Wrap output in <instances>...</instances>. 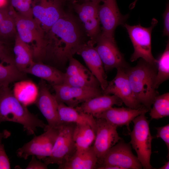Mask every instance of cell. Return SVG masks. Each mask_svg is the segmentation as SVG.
<instances>
[{
	"label": "cell",
	"mask_w": 169,
	"mask_h": 169,
	"mask_svg": "<svg viewBox=\"0 0 169 169\" xmlns=\"http://www.w3.org/2000/svg\"><path fill=\"white\" fill-rule=\"evenodd\" d=\"M137 1L138 0H135L133 2L130 4V9H132L135 7Z\"/></svg>",
	"instance_id": "obj_42"
},
{
	"label": "cell",
	"mask_w": 169,
	"mask_h": 169,
	"mask_svg": "<svg viewBox=\"0 0 169 169\" xmlns=\"http://www.w3.org/2000/svg\"><path fill=\"white\" fill-rule=\"evenodd\" d=\"M16 33L15 20L9 11L0 25V40H2V39L8 38Z\"/></svg>",
	"instance_id": "obj_31"
},
{
	"label": "cell",
	"mask_w": 169,
	"mask_h": 169,
	"mask_svg": "<svg viewBox=\"0 0 169 169\" xmlns=\"http://www.w3.org/2000/svg\"><path fill=\"white\" fill-rule=\"evenodd\" d=\"M143 112L135 118L132 121L134 125L130 133L131 141L130 143L135 151L137 157L145 169L153 168L151 164V142L153 137L151 136L149 127L150 121Z\"/></svg>",
	"instance_id": "obj_5"
},
{
	"label": "cell",
	"mask_w": 169,
	"mask_h": 169,
	"mask_svg": "<svg viewBox=\"0 0 169 169\" xmlns=\"http://www.w3.org/2000/svg\"><path fill=\"white\" fill-rule=\"evenodd\" d=\"M116 74L111 81L108 82L104 95H112L120 98L128 107L138 109L145 107L137 101L131 87L125 69H117Z\"/></svg>",
	"instance_id": "obj_15"
},
{
	"label": "cell",
	"mask_w": 169,
	"mask_h": 169,
	"mask_svg": "<svg viewBox=\"0 0 169 169\" xmlns=\"http://www.w3.org/2000/svg\"><path fill=\"white\" fill-rule=\"evenodd\" d=\"M111 165L122 169H141L143 167L137 156L132 151L130 143L122 139L112 147L98 165ZM97 167V166H96Z\"/></svg>",
	"instance_id": "obj_14"
},
{
	"label": "cell",
	"mask_w": 169,
	"mask_h": 169,
	"mask_svg": "<svg viewBox=\"0 0 169 169\" xmlns=\"http://www.w3.org/2000/svg\"><path fill=\"white\" fill-rule=\"evenodd\" d=\"M157 130L156 136L157 138H161L165 142L169 151V124L163 126L156 127Z\"/></svg>",
	"instance_id": "obj_34"
},
{
	"label": "cell",
	"mask_w": 169,
	"mask_h": 169,
	"mask_svg": "<svg viewBox=\"0 0 169 169\" xmlns=\"http://www.w3.org/2000/svg\"><path fill=\"white\" fill-rule=\"evenodd\" d=\"M151 108L150 115L151 119H158L169 116V93L156 96Z\"/></svg>",
	"instance_id": "obj_30"
},
{
	"label": "cell",
	"mask_w": 169,
	"mask_h": 169,
	"mask_svg": "<svg viewBox=\"0 0 169 169\" xmlns=\"http://www.w3.org/2000/svg\"><path fill=\"white\" fill-rule=\"evenodd\" d=\"M99 5V17L101 25V33L109 37L115 38L116 28L125 23L128 15H122L118 7L116 0H103Z\"/></svg>",
	"instance_id": "obj_16"
},
{
	"label": "cell",
	"mask_w": 169,
	"mask_h": 169,
	"mask_svg": "<svg viewBox=\"0 0 169 169\" xmlns=\"http://www.w3.org/2000/svg\"><path fill=\"white\" fill-rule=\"evenodd\" d=\"M75 125L74 123L63 122L59 127V133L51 154L42 160L46 165H61L74 154L77 149L73 138Z\"/></svg>",
	"instance_id": "obj_7"
},
{
	"label": "cell",
	"mask_w": 169,
	"mask_h": 169,
	"mask_svg": "<svg viewBox=\"0 0 169 169\" xmlns=\"http://www.w3.org/2000/svg\"><path fill=\"white\" fill-rule=\"evenodd\" d=\"M95 44V49L102 60L105 71L114 68L125 69L130 66L118 48L115 38L101 33Z\"/></svg>",
	"instance_id": "obj_11"
},
{
	"label": "cell",
	"mask_w": 169,
	"mask_h": 169,
	"mask_svg": "<svg viewBox=\"0 0 169 169\" xmlns=\"http://www.w3.org/2000/svg\"><path fill=\"white\" fill-rule=\"evenodd\" d=\"M0 62L7 64H15L14 58L6 44L0 40Z\"/></svg>",
	"instance_id": "obj_33"
},
{
	"label": "cell",
	"mask_w": 169,
	"mask_h": 169,
	"mask_svg": "<svg viewBox=\"0 0 169 169\" xmlns=\"http://www.w3.org/2000/svg\"><path fill=\"white\" fill-rule=\"evenodd\" d=\"M9 9L15 20L17 34L23 41L30 46L34 58L38 62H40L46 57L44 31L34 18L22 16L10 5Z\"/></svg>",
	"instance_id": "obj_4"
},
{
	"label": "cell",
	"mask_w": 169,
	"mask_h": 169,
	"mask_svg": "<svg viewBox=\"0 0 169 169\" xmlns=\"http://www.w3.org/2000/svg\"><path fill=\"white\" fill-rule=\"evenodd\" d=\"M41 135L35 136L16 151L17 156L25 160L30 156H34L43 160L51 154L57 137L58 128H47Z\"/></svg>",
	"instance_id": "obj_9"
},
{
	"label": "cell",
	"mask_w": 169,
	"mask_h": 169,
	"mask_svg": "<svg viewBox=\"0 0 169 169\" xmlns=\"http://www.w3.org/2000/svg\"><path fill=\"white\" fill-rule=\"evenodd\" d=\"M95 137V131L89 125L76 124L73 138L77 149L84 150L90 147Z\"/></svg>",
	"instance_id": "obj_27"
},
{
	"label": "cell",
	"mask_w": 169,
	"mask_h": 169,
	"mask_svg": "<svg viewBox=\"0 0 169 169\" xmlns=\"http://www.w3.org/2000/svg\"><path fill=\"white\" fill-rule=\"evenodd\" d=\"M64 0H33L32 8L34 18L45 32L65 13Z\"/></svg>",
	"instance_id": "obj_10"
},
{
	"label": "cell",
	"mask_w": 169,
	"mask_h": 169,
	"mask_svg": "<svg viewBox=\"0 0 169 169\" xmlns=\"http://www.w3.org/2000/svg\"><path fill=\"white\" fill-rule=\"evenodd\" d=\"M23 72L46 80L52 86L64 83V73L54 67L44 64L41 62L34 61Z\"/></svg>",
	"instance_id": "obj_23"
},
{
	"label": "cell",
	"mask_w": 169,
	"mask_h": 169,
	"mask_svg": "<svg viewBox=\"0 0 169 169\" xmlns=\"http://www.w3.org/2000/svg\"><path fill=\"white\" fill-rule=\"evenodd\" d=\"M87 36L78 18L65 12L46 32V57L64 64L76 54Z\"/></svg>",
	"instance_id": "obj_1"
},
{
	"label": "cell",
	"mask_w": 169,
	"mask_h": 169,
	"mask_svg": "<svg viewBox=\"0 0 169 169\" xmlns=\"http://www.w3.org/2000/svg\"><path fill=\"white\" fill-rule=\"evenodd\" d=\"M58 111L60 120L62 122L89 125L95 132V118L92 116L78 110L76 108L69 106L62 103L58 102Z\"/></svg>",
	"instance_id": "obj_24"
},
{
	"label": "cell",
	"mask_w": 169,
	"mask_h": 169,
	"mask_svg": "<svg viewBox=\"0 0 169 169\" xmlns=\"http://www.w3.org/2000/svg\"><path fill=\"white\" fill-rule=\"evenodd\" d=\"M26 74L14 64L0 62V85L7 86L13 82L26 79Z\"/></svg>",
	"instance_id": "obj_28"
},
{
	"label": "cell",
	"mask_w": 169,
	"mask_h": 169,
	"mask_svg": "<svg viewBox=\"0 0 169 169\" xmlns=\"http://www.w3.org/2000/svg\"><path fill=\"white\" fill-rule=\"evenodd\" d=\"M47 165L44 162L38 160L34 156H32V158L26 169H48Z\"/></svg>",
	"instance_id": "obj_36"
},
{
	"label": "cell",
	"mask_w": 169,
	"mask_h": 169,
	"mask_svg": "<svg viewBox=\"0 0 169 169\" xmlns=\"http://www.w3.org/2000/svg\"><path fill=\"white\" fill-rule=\"evenodd\" d=\"M95 45L89 40L80 47L76 54L83 58L88 69L99 82L103 91L106 87L108 81L103 63Z\"/></svg>",
	"instance_id": "obj_18"
},
{
	"label": "cell",
	"mask_w": 169,
	"mask_h": 169,
	"mask_svg": "<svg viewBox=\"0 0 169 169\" xmlns=\"http://www.w3.org/2000/svg\"><path fill=\"white\" fill-rule=\"evenodd\" d=\"M65 2H71L73 0H64Z\"/></svg>",
	"instance_id": "obj_44"
},
{
	"label": "cell",
	"mask_w": 169,
	"mask_h": 169,
	"mask_svg": "<svg viewBox=\"0 0 169 169\" xmlns=\"http://www.w3.org/2000/svg\"><path fill=\"white\" fill-rule=\"evenodd\" d=\"M125 70L136 99L150 110L155 98L159 94L155 86L156 64H151L141 58L136 66H130Z\"/></svg>",
	"instance_id": "obj_3"
},
{
	"label": "cell",
	"mask_w": 169,
	"mask_h": 169,
	"mask_svg": "<svg viewBox=\"0 0 169 169\" xmlns=\"http://www.w3.org/2000/svg\"><path fill=\"white\" fill-rule=\"evenodd\" d=\"M95 118V137L92 147L97 158V165L101 163L109 150L122 139L116 126L103 119Z\"/></svg>",
	"instance_id": "obj_12"
},
{
	"label": "cell",
	"mask_w": 169,
	"mask_h": 169,
	"mask_svg": "<svg viewBox=\"0 0 169 169\" xmlns=\"http://www.w3.org/2000/svg\"><path fill=\"white\" fill-rule=\"evenodd\" d=\"M13 52L15 65L21 71L23 72L34 62L31 47L20 39L17 33L15 35Z\"/></svg>",
	"instance_id": "obj_26"
},
{
	"label": "cell",
	"mask_w": 169,
	"mask_h": 169,
	"mask_svg": "<svg viewBox=\"0 0 169 169\" xmlns=\"http://www.w3.org/2000/svg\"><path fill=\"white\" fill-rule=\"evenodd\" d=\"M11 133L7 130H4L2 132L0 131V142L3 139L8 138L11 135Z\"/></svg>",
	"instance_id": "obj_39"
},
{
	"label": "cell",
	"mask_w": 169,
	"mask_h": 169,
	"mask_svg": "<svg viewBox=\"0 0 169 169\" xmlns=\"http://www.w3.org/2000/svg\"><path fill=\"white\" fill-rule=\"evenodd\" d=\"M71 2V6L78 15L89 40L95 44L101 32L98 13L101 2L95 0L79 2L73 0Z\"/></svg>",
	"instance_id": "obj_8"
},
{
	"label": "cell",
	"mask_w": 169,
	"mask_h": 169,
	"mask_svg": "<svg viewBox=\"0 0 169 169\" xmlns=\"http://www.w3.org/2000/svg\"><path fill=\"white\" fill-rule=\"evenodd\" d=\"M12 91L15 96L23 105L35 102L38 93V88L33 82L24 79L15 82Z\"/></svg>",
	"instance_id": "obj_25"
},
{
	"label": "cell",
	"mask_w": 169,
	"mask_h": 169,
	"mask_svg": "<svg viewBox=\"0 0 169 169\" xmlns=\"http://www.w3.org/2000/svg\"><path fill=\"white\" fill-rule=\"evenodd\" d=\"M7 0H0V8L6 6Z\"/></svg>",
	"instance_id": "obj_41"
},
{
	"label": "cell",
	"mask_w": 169,
	"mask_h": 169,
	"mask_svg": "<svg viewBox=\"0 0 169 169\" xmlns=\"http://www.w3.org/2000/svg\"><path fill=\"white\" fill-rule=\"evenodd\" d=\"M157 73L155 86L157 89L163 82L169 79V41L168 40L165 49L156 59Z\"/></svg>",
	"instance_id": "obj_29"
},
{
	"label": "cell",
	"mask_w": 169,
	"mask_h": 169,
	"mask_svg": "<svg viewBox=\"0 0 169 169\" xmlns=\"http://www.w3.org/2000/svg\"><path fill=\"white\" fill-rule=\"evenodd\" d=\"M9 6L0 8V25L5 17L9 12Z\"/></svg>",
	"instance_id": "obj_38"
},
{
	"label": "cell",
	"mask_w": 169,
	"mask_h": 169,
	"mask_svg": "<svg viewBox=\"0 0 169 169\" xmlns=\"http://www.w3.org/2000/svg\"><path fill=\"white\" fill-rule=\"evenodd\" d=\"M157 23V20L153 18L151 26L147 28L143 27L140 24L133 26L126 23L123 25L127 31L134 49V52L130 58L131 62H134L140 58L151 64H156V59L151 52V35L154 28Z\"/></svg>",
	"instance_id": "obj_6"
},
{
	"label": "cell",
	"mask_w": 169,
	"mask_h": 169,
	"mask_svg": "<svg viewBox=\"0 0 169 169\" xmlns=\"http://www.w3.org/2000/svg\"><path fill=\"white\" fill-rule=\"evenodd\" d=\"M5 121L21 125L29 135H35L38 128L45 131L47 127L15 96L9 85H0V124Z\"/></svg>",
	"instance_id": "obj_2"
},
{
	"label": "cell",
	"mask_w": 169,
	"mask_h": 169,
	"mask_svg": "<svg viewBox=\"0 0 169 169\" xmlns=\"http://www.w3.org/2000/svg\"><path fill=\"white\" fill-rule=\"evenodd\" d=\"M64 84L79 87L101 88L97 79L79 61L72 67L70 76L65 77Z\"/></svg>",
	"instance_id": "obj_21"
},
{
	"label": "cell",
	"mask_w": 169,
	"mask_h": 169,
	"mask_svg": "<svg viewBox=\"0 0 169 169\" xmlns=\"http://www.w3.org/2000/svg\"><path fill=\"white\" fill-rule=\"evenodd\" d=\"M11 168L9 159L5 150L3 144L0 142V169Z\"/></svg>",
	"instance_id": "obj_35"
},
{
	"label": "cell",
	"mask_w": 169,
	"mask_h": 169,
	"mask_svg": "<svg viewBox=\"0 0 169 169\" xmlns=\"http://www.w3.org/2000/svg\"><path fill=\"white\" fill-rule=\"evenodd\" d=\"M149 110L145 107L138 109L129 107H111L98 115L95 118H102L116 126H126L130 131V124L136 117Z\"/></svg>",
	"instance_id": "obj_19"
},
{
	"label": "cell",
	"mask_w": 169,
	"mask_h": 169,
	"mask_svg": "<svg viewBox=\"0 0 169 169\" xmlns=\"http://www.w3.org/2000/svg\"><path fill=\"white\" fill-rule=\"evenodd\" d=\"M75 0L78 2H85V1H93V0ZM99 0L101 2L103 0Z\"/></svg>",
	"instance_id": "obj_43"
},
{
	"label": "cell",
	"mask_w": 169,
	"mask_h": 169,
	"mask_svg": "<svg viewBox=\"0 0 169 169\" xmlns=\"http://www.w3.org/2000/svg\"><path fill=\"white\" fill-rule=\"evenodd\" d=\"M11 6L22 16L33 18L31 3L26 0H10Z\"/></svg>",
	"instance_id": "obj_32"
},
{
	"label": "cell",
	"mask_w": 169,
	"mask_h": 169,
	"mask_svg": "<svg viewBox=\"0 0 169 169\" xmlns=\"http://www.w3.org/2000/svg\"><path fill=\"white\" fill-rule=\"evenodd\" d=\"M97 158L92 146L84 150L76 149L74 154L60 169H93L96 168Z\"/></svg>",
	"instance_id": "obj_22"
},
{
	"label": "cell",
	"mask_w": 169,
	"mask_h": 169,
	"mask_svg": "<svg viewBox=\"0 0 169 169\" xmlns=\"http://www.w3.org/2000/svg\"><path fill=\"white\" fill-rule=\"evenodd\" d=\"M169 169V161H168L165 164L158 169Z\"/></svg>",
	"instance_id": "obj_40"
},
{
	"label": "cell",
	"mask_w": 169,
	"mask_h": 169,
	"mask_svg": "<svg viewBox=\"0 0 169 169\" xmlns=\"http://www.w3.org/2000/svg\"><path fill=\"white\" fill-rule=\"evenodd\" d=\"M38 88V95L35 103L46 119L47 128H58L63 123L59 114L58 102L44 80L39 82Z\"/></svg>",
	"instance_id": "obj_17"
},
{
	"label": "cell",
	"mask_w": 169,
	"mask_h": 169,
	"mask_svg": "<svg viewBox=\"0 0 169 169\" xmlns=\"http://www.w3.org/2000/svg\"><path fill=\"white\" fill-rule=\"evenodd\" d=\"M52 86L58 102L73 108L90 99L103 94L100 88L79 87L64 83Z\"/></svg>",
	"instance_id": "obj_13"
},
{
	"label": "cell",
	"mask_w": 169,
	"mask_h": 169,
	"mask_svg": "<svg viewBox=\"0 0 169 169\" xmlns=\"http://www.w3.org/2000/svg\"><path fill=\"white\" fill-rule=\"evenodd\" d=\"M122 100L114 95H102L88 99L75 107L94 118L114 105L121 106Z\"/></svg>",
	"instance_id": "obj_20"
},
{
	"label": "cell",
	"mask_w": 169,
	"mask_h": 169,
	"mask_svg": "<svg viewBox=\"0 0 169 169\" xmlns=\"http://www.w3.org/2000/svg\"><path fill=\"white\" fill-rule=\"evenodd\" d=\"M164 21V28L163 31V36L169 37V3L166 5L165 10L163 14Z\"/></svg>",
	"instance_id": "obj_37"
}]
</instances>
